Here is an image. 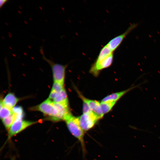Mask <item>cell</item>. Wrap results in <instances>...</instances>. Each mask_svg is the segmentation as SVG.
Listing matches in <instances>:
<instances>
[{"label": "cell", "mask_w": 160, "mask_h": 160, "mask_svg": "<svg viewBox=\"0 0 160 160\" xmlns=\"http://www.w3.org/2000/svg\"><path fill=\"white\" fill-rule=\"evenodd\" d=\"M64 121L69 132L80 143L84 151L85 150L84 140V132L81 127L79 117L74 116L71 113L67 116Z\"/></svg>", "instance_id": "6da1fadb"}, {"label": "cell", "mask_w": 160, "mask_h": 160, "mask_svg": "<svg viewBox=\"0 0 160 160\" xmlns=\"http://www.w3.org/2000/svg\"><path fill=\"white\" fill-rule=\"evenodd\" d=\"M32 111H37L42 113L48 117L51 120L57 121V110L54 105V103L48 98L35 107L31 108Z\"/></svg>", "instance_id": "7a4b0ae2"}, {"label": "cell", "mask_w": 160, "mask_h": 160, "mask_svg": "<svg viewBox=\"0 0 160 160\" xmlns=\"http://www.w3.org/2000/svg\"><path fill=\"white\" fill-rule=\"evenodd\" d=\"M40 51L43 59L47 62L51 66L54 81L64 83L67 65L55 63L46 58L44 55L42 47L40 48Z\"/></svg>", "instance_id": "3957f363"}, {"label": "cell", "mask_w": 160, "mask_h": 160, "mask_svg": "<svg viewBox=\"0 0 160 160\" xmlns=\"http://www.w3.org/2000/svg\"><path fill=\"white\" fill-rule=\"evenodd\" d=\"M79 118L81 127L84 132L92 129L101 119L93 111L83 113Z\"/></svg>", "instance_id": "277c9868"}, {"label": "cell", "mask_w": 160, "mask_h": 160, "mask_svg": "<svg viewBox=\"0 0 160 160\" xmlns=\"http://www.w3.org/2000/svg\"><path fill=\"white\" fill-rule=\"evenodd\" d=\"M37 122L36 121L23 120L21 118L17 119L8 131V138H11Z\"/></svg>", "instance_id": "5b68a950"}, {"label": "cell", "mask_w": 160, "mask_h": 160, "mask_svg": "<svg viewBox=\"0 0 160 160\" xmlns=\"http://www.w3.org/2000/svg\"><path fill=\"white\" fill-rule=\"evenodd\" d=\"M137 26V24L131 25L123 33L119 35L111 40L107 44L111 50L113 52L120 45L126 37Z\"/></svg>", "instance_id": "8992f818"}, {"label": "cell", "mask_w": 160, "mask_h": 160, "mask_svg": "<svg viewBox=\"0 0 160 160\" xmlns=\"http://www.w3.org/2000/svg\"><path fill=\"white\" fill-rule=\"evenodd\" d=\"M113 53L99 61H96L92 67L90 71L94 75H97L99 71L103 69L110 66L113 62Z\"/></svg>", "instance_id": "52a82bcc"}, {"label": "cell", "mask_w": 160, "mask_h": 160, "mask_svg": "<svg viewBox=\"0 0 160 160\" xmlns=\"http://www.w3.org/2000/svg\"><path fill=\"white\" fill-rule=\"evenodd\" d=\"M77 92L83 102L86 103L91 110L101 119L104 115L101 109L100 103L95 100L87 98L82 95L78 91Z\"/></svg>", "instance_id": "ba28073f"}, {"label": "cell", "mask_w": 160, "mask_h": 160, "mask_svg": "<svg viewBox=\"0 0 160 160\" xmlns=\"http://www.w3.org/2000/svg\"><path fill=\"white\" fill-rule=\"evenodd\" d=\"M139 86V85H137L123 91L111 94L104 97L102 100L101 102H104L109 101L117 102L125 94L134 88L137 87Z\"/></svg>", "instance_id": "9c48e42d"}, {"label": "cell", "mask_w": 160, "mask_h": 160, "mask_svg": "<svg viewBox=\"0 0 160 160\" xmlns=\"http://www.w3.org/2000/svg\"><path fill=\"white\" fill-rule=\"evenodd\" d=\"M19 100L13 93H8L3 99V103L4 105L12 109Z\"/></svg>", "instance_id": "30bf717a"}, {"label": "cell", "mask_w": 160, "mask_h": 160, "mask_svg": "<svg viewBox=\"0 0 160 160\" xmlns=\"http://www.w3.org/2000/svg\"><path fill=\"white\" fill-rule=\"evenodd\" d=\"M52 101L56 103L69 104L67 95L64 88L57 93Z\"/></svg>", "instance_id": "8fae6325"}, {"label": "cell", "mask_w": 160, "mask_h": 160, "mask_svg": "<svg viewBox=\"0 0 160 160\" xmlns=\"http://www.w3.org/2000/svg\"><path fill=\"white\" fill-rule=\"evenodd\" d=\"M17 118V115L12 112V113L9 116L2 120L5 128L8 131Z\"/></svg>", "instance_id": "7c38bea8"}, {"label": "cell", "mask_w": 160, "mask_h": 160, "mask_svg": "<svg viewBox=\"0 0 160 160\" xmlns=\"http://www.w3.org/2000/svg\"><path fill=\"white\" fill-rule=\"evenodd\" d=\"M116 101H109L100 103V106L103 114H104L109 112L115 105Z\"/></svg>", "instance_id": "4fadbf2b"}, {"label": "cell", "mask_w": 160, "mask_h": 160, "mask_svg": "<svg viewBox=\"0 0 160 160\" xmlns=\"http://www.w3.org/2000/svg\"><path fill=\"white\" fill-rule=\"evenodd\" d=\"M113 53L106 45L104 46L100 50L96 61H99L107 57Z\"/></svg>", "instance_id": "5bb4252c"}, {"label": "cell", "mask_w": 160, "mask_h": 160, "mask_svg": "<svg viewBox=\"0 0 160 160\" xmlns=\"http://www.w3.org/2000/svg\"><path fill=\"white\" fill-rule=\"evenodd\" d=\"M12 110L4 105L0 108V117L2 120L9 116L12 113Z\"/></svg>", "instance_id": "9a60e30c"}, {"label": "cell", "mask_w": 160, "mask_h": 160, "mask_svg": "<svg viewBox=\"0 0 160 160\" xmlns=\"http://www.w3.org/2000/svg\"><path fill=\"white\" fill-rule=\"evenodd\" d=\"M64 83L54 81L51 90L56 92H58L64 88Z\"/></svg>", "instance_id": "2e32d148"}, {"label": "cell", "mask_w": 160, "mask_h": 160, "mask_svg": "<svg viewBox=\"0 0 160 160\" xmlns=\"http://www.w3.org/2000/svg\"><path fill=\"white\" fill-rule=\"evenodd\" d=\"M83 113H89L92 111L87 103L84 102H83Z\"/></svg>", "instance_id": "e0dca14e"}, {"label": "cell", "mask_w": 160, "mask_h": 160, "mask_svg": "<svg viewBox=\"0 0 160 160\" xmlns=\"http://www.w3.org/2000/svg\"><path fill=\"white\" fill-rule=\"evenodd\" d=\"M8 1V0H1L0 1V8H1Z\"/></svg>", "instance_id": "ac0fdd59"}, {"label": "cell", "mask_w": 160, "mask_h": 160, "mask_svg": "<svg viewBox=\"0 0 160 160\" xmlns=\"http://www.w3.org/2000/svg\"><path fill=\"white\" fill-rule=\"evenodd\" d=\"M12 160H15V159L13 158V159H12Z\"/></svg>", "instance_id": "d6986e66"}]
</instances>
